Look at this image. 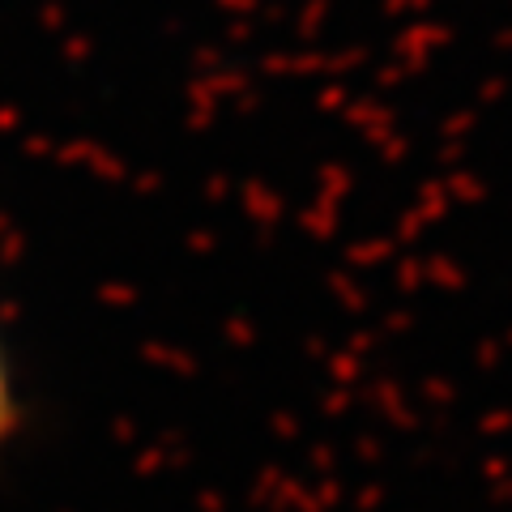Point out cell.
<instances>
[{"label":"cell","instance_id":"obj_1","mask_svg":"<svg viewBox=\"0 0 512 512\" xmlns=\"http://www.w3.org/2000/svg\"><path fill=\"white\" fill-rule=\"evenodd\" d=\"M13 419H18V402H13V380H9L5 355H0V440L13 431Z\"/></svg>","mask_w":512,"mask_h":512}]
</instances>
